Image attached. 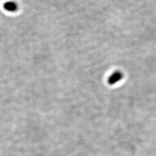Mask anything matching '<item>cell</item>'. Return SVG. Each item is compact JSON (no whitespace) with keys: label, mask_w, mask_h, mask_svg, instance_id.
<instances>
[{"label":"cell","mask_w":156,"mask_h":156,"mask_svg":"<svg viewBox=\"0 0 156 156\" xmlns=\"http://www.w3.org/2000/svg\"><path fill=\"white\" fill-rule=\"evenodd\" d=\"M3 8L6 11L15 12L18 10L19 5L15 1H8L4 4Z\"/></svg>","instance_id":"obj_2"},{"label":"cell","mask_w":156,"mask_h":156,"mask_svg":"<svg viewBox=\"0 0 156 156\" xmlns=\"http://www.w3.org/2000/svg\"><path fill=\"white\" fill-rule=\"evenodd\" d=\"M123 78V74L120 71H116L112 73L111 76L108 79V83L110 85H114L115 84L120 82Z\"/></svg>","instance_id":"obj_1"}]
</instances>
